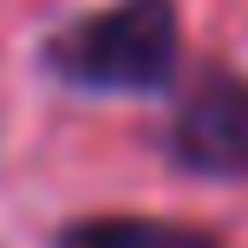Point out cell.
<instances>
[{
  "label": "cell",
  "mask_w": 248,
  "mask_h": 248,
  "mask_svg": "<svg viewBox=\"0 0 248 248\" xmlns=\"http://www.w3.org/2000/svg\"><path fill=\"white\" fill-rule=\"evenodd\" d=\"M46 65L78 92H157L176 72V7L170 0H118L59 26Z\"/></svg>",
  "instance_id": "1"
},
{
  "label": "cell",
  "mask_w": 248,
  "mask_h": 248,
  "mask_svg": "<svg viewBox=\"0 0 248 248\" xmlns=\"http://www.w3.org/2000/svg\"><path fill=\"white\" fill-rule=\"evenodd\" d=\"M170 150L196 176H248V78L202 72L170 124Z\"/></svg>",
  "instance_id": "2"
},
{
  "label": "cell",
  "mask_w": 248,
  "mask_h": 248,
  "mask_svg": "<svg viewBox=\"0 0 248 248\" xmlns=\"http://www.w3.org/2000/svg\"><path fill=\"white\" fill-rule=\"evenodd\" d=\"M59 248H216L202 229L183 222H150V216H98V222L65 229Z\"/></svg>",
  "instance_id": "3"
}]
</instances>
